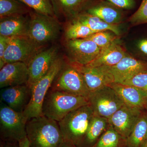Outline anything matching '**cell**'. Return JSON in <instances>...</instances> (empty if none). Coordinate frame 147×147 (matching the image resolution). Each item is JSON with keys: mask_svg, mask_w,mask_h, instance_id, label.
Returning <instances> with one entry per match:
<instances>
[{"mask_svg": "<svg viewBox=\"0 0 147 147\" xmlns=\"http://www.w3.org/2000/svg\"><path fill=\"white\" fill-rule=\"evenodd\" d=\"M58 47L55 46L41 50L29 62L28 65L29 80L27 85L31 88L34 84L47 73L58 57Z\"/></svg>", "mask_w": 147, "mask_h": 147, "instance_id": "obj_11", "label": "cell"}, {"mask_svg": "<svg viewBox=\"0 0 147 147\" xmlns=\"http://www.w3.org/2000/svg\"><path fill=\"white\" fill-rule=\"evenodd\" d=\"M145 108L146 109V110L147 113V100L146 101V105H145Z\"/></svg>", "mask_w": 147, "mask_h": 147, "instance_id": "obj_39", "label": "cell"}, {"mask_svg": "<svg viewBox=\"0 0 147 147\" xmlns=\"http://www.w3.org/2000/svg\"><path fill=\"white\" fill-rule=\"evenodd\" d=\"M29 7L18 0H0V19L12 15L26 14Z\"/></svg>", "mask_w": 147, "mask_h": 147, "instance_id": "obj_25", "label": "cell"}, {"mask_svg": "<svg viewBox=\"0 0 147 147\" xmlns=\"http://www.w3.org/2000/svg\"><path fill=\"white\" fill-rule=\"evenodd\" d=\"M30 16L27 36L33 42L42 47L57 38L59 33L60 26L55 16H47L35 11Z\"/></svg>", "mask_w": 147, "mask_h": 147, "instance_id": "obj_5", "label": "cell"}, {"mask_svg": "<svg viewBox=\"0 0 147 147\" xmlns=\"http://www.w3.org/2000/svg\"><path fill=\"white\" fill-rule=\"evenodd\" d=\"M30 16L25 14L12 15L1 18L0 35L11 37L26 36L30 25Z\"/></svg>", "mask_w": 147, "mask_h": 147, "instance_id": "obj_18", "label": "cell"}, {"mask_svg": "<svg viewBox=\"0 0 147 147\" xmlns=\"http://www.w3.org/2000/svg\"><path fill=\"white\" fill-rule=\"evenodd\" d=\"M120 137L119 133L111 127L102 134L94 147H117Z\"/></svg>", "mask_w": 147, "mask_h": 147, "instance_id": "obj_29", "label": "cell"}, {"mask_svg": "<svg viewBox=\"0 0 147 147\" xmlns=\"http://www.w3.org/2000/svg\"><path fill=\"white\" fill-rule=\"evenodd\" d=\"M50 89L88 98L90 94L82 73L71 63L64 69L63 67Z\"/></svg>", "mask_w": 147, "mask_h": 147, "instance_id": "obj_7", "label": "cell"}, {"mask_svg": "<svg viewBox=\"0 0 147 147\" xmlns=\"http://www.w3.org/2000/svg\"><path fill=\"white\" fill-rule=\"evenodd\" d=\"M95 33L96 32L74 19L72 23L69 24L66 28L65 36L67 40L83 39L86 38Z\"/></svg>", "mask_w": 147, "mask_h": 147, "instance_id": "obj_26", "label": "cell"}, {"mask_svg": "<svg viewBox=\"0 0 147 147\" xmlns=\"http://www.w3.org/2000/svg\"><path fill=\"white\" fill-rule=\"evenodd\" d=\"M18 147H30L28 139L27 137L18 142Z\"/></svg>", "mask_w": 147, "mask_h": 147, "instance_id": "obj_35", "label": "cell"}, {"mask_svg": "<svg viewBox=\"0 0 147 147\" xmlns=\"http://www.w3.org/2000/svg\"><path fill=\"white\" fill-rule=\"evenodd\" d=\"M88 104V98L50 89L42 104V115L59 122L72 111Z\"/></svg>", "mask_w": 147, "mask_h": 147, "instance_id": "obj_2", "label": "cell"}, {"mask_svg": "<svg viewBox=\"0 0 147 147\" xmlns=\"http://www.w3.org/2000/svg\"><path fill=\"white\" fill-rule=\"evenodd\" d=\"M110 86L115 91L125 105L142 110L145 108L147 93L136 87L121 84L113 83Z\"/></svg>", "mask_w": 147, "mask_h": 147, "instance_id": "obj_17", "label": "cell"}, {"mask_svg": "<svg viewBox=\"0 0 147 147\" xmlns=\"http://www.w3.org/2000/svg\"><path fill=\"white\" fill-rule=\"evenodd\" d=\"M110 74L114 83L122 84L141 71L147 70V63L126 55L111 66L101 67Z\"/></svg>", "mask_w": 147, "mask_h": 147, "instance_id": "obj_13", "label": "cell"}, {"mask_svg": "<svg viewBox=\"0 0 147 147\" xmlns=\"http://www.w3.org/2000/svg\"><path fill=\"white\" fill-rule=\"evenodd\" d=\"M70 63L82 73L90 92L103 87L110 86L114 83L110 74L102 67H90L71 63Z\"/></svg>", "mask_w": 147, "mask_h": 147, "instance_id": "obj_16", "label": "cell"}, {"mask_svg": "<svg viewBox=\"0 0 147 147\" xmlns=\"http://www.w3.org/2000/svg\"><path fill=\"white\" fill-rule=\"evenodd\" d=\"M140 147H147V139L142 144Z\"/></svg>", "mask_w": 147, "mask_h": 147, "instance_id": "obj_37", "label": "cell"}, {"mask_svg": "<svg viewBox=\"0 0 147 147\" xmlns=\"http://www.w3.org/2000/svg\"><path fill=\"white\" fill-rule=\"evenodd\" d=\"M119 9L108 1L102 2L90 7L87 12L108 24L117 25L122 18V13Z\"/></svg>", "mask_w": 147, "mask_h": 147, "instance_id": "obj_20", "label": "cell"}, {"mask_svg": "<svg viewBox=\"0 0 147 147\" xmlns=\"http://www.w3.org/2000/svg\"><path fill=\"white\" fill-rule=\"evenodd\" d=\"M126 55L125 51L116 40L108 47L101 50L95 59L85 66L94 67L111 66L118 63Z\"/></svg>", "mask_w": 147, "mask_h": 147, "instance_id": "obj_19", "label": "cell"}, {"mask_svg": "<svg viewBox=\"0 0 147 147\" xmlns=\"http://www.w3.org/2000/svg\"><path fill=\"white\" fill-rule=\"evenodd\" d=\"M28 121L23 113L16 112L1 102L0 130L4 139L18 142L26 138Z\"/></svg>", "mask_w": 147, "mask_h": 147, "instance_id": "obj_6", "label": "cell"}, {"mask_svg": "<svg viewBox=\"0 0 147 147\" xmlns=\"http://www.w3.org/2000/svg\"><path fill=\"white\" fill-rule=\"evenodd\" d=\"M117 36L110 31H103L95 33L85 38L93 41L102 50L108 47L116 40Z\"/></svg>", "mask_w": 147, "mask_h": 147, "instance_id": "obj_28", "label": "cell"}, {"mask_svg": "<svg viewBox=\"0 0 147 147\" xmlns=\"http://www.w3.org/2000/svg\"><path fill=\"white\" fill-rule=\"evenodd\" d=\"M26 36L10 37L4 56L5 65L7 63L21 62L28 65L34 57L42 50Z\"/></svg>", "mask_w": 147, "mask_h": 147, "instance_id": "obj_9", "label": "cell"}, {"mask_svg": "<svg viewBox=\"0 0 147 147\" xmlns=\"http://www.w3.org/2000/svg\"><path fill=\"white\" fill-rule=\"evenodd\" d=\"M129 21L134 25L147 24V0H142L139 9L129 18Z\"/></svg>", "mask_w": 147, "mask_h": 147, "instance_id": "obj_31", "label": "cell"}, {"mask_svg": "<svg viewBox=\"0 0 147 147\" xmlns=\"http://www.w3.org/2000/svg\"><path fill=\"white\" fill-rule=\"evenodd\" d=\"M94 115L91 106L88 104L74 110L59 122L65 141L75 146L82 144Z\"/></svg>", "mask_w": 147, "mask_h": 147, "instance_id": "obj_3", "label": "cell"}, {"mask_svg": "<svg viewBox=\"0 0 147 147\" xmlns=\"http://www.w3.org/2000/svg\"><path fill=\"white\" fill-rule=\"evenodd\" d=\"M35 12L44 15L55 16V11L51 0H18Z\"/></svg>", "mask_w": 147, "mask_h": 147, "instance_id": "obj_27", "label": "cell"}, {"mask_svg": "<svg viewBox=\"0 0 147 147\" xmlns=\"http://www.w3.org/2000/svg\"><path fill=\"white\" fill-rule=\"evenodd\" d=\"M142 111L124 105L108 119L109 125L126 140L142 115Z\"/></svg>", "mask_w": 147, "mask_h": 147, "instance_id": "obj_12", "label": "cell"}, {"mask_svg": "<svg viewBox=\"0 0 147 147\" xmlns=\"http://www.w3.org/2000/svg\"><path fill=\"white\" fill-rule=\"evenodd\" d=\"M55 14L62 13L67 17L74 18L80 13L90 0H51Z\"/></svg>", "mask_w": 147, "mask_h": 147, "instance_id": "obj_22", "label": "cell"}, {"mask_svg": "<svg viewBox=\"0 0 147 147\" xmlns=\"http://www.w3.org/2000/svg\"><path fill=\"white\" fill-rule=\"evenodd\" d=\"M66 47L70 63L82 65L90 63L101 51L94 42L86 38L67 40Z\"/></svg>", "mask_w": 147, "mask_h": 147, "instance_id": "obj_10", "label": "cell"}, {"mask_svg": "<svg viewBox=\"0 0 147 147\" xmlns=\"http://www.w3.org/2000/svg\"><path fill=\"white\" fill-rule=\"evenodd\" d=\"M147 139V113L143 114L138 119L133 130L126 139L128 147H140Z\"/></svg>", "mask_w": 147, "mask_h": 147, "instance_id": "obj_23", "label": "cell"}, {"mask_svg": "<svg viewBox=\"0 0 147 147\" xmlns=\"http://www.w3.org/2000/svg\"><path fill=\"white\" fill-rule=\"evenodd\" d=\"M63 66V60L58 57L47 73L32 86L30 100L23 112L28 120L42 115V104L45 96Z\"/></svg>", "mask_w": 147, "mask_h": 147, "instance_id": "obj_4", "label": "cell"}, {"mask_svg": "<svg viewBox=\"0 0 147 147\" xmlns=\"http://www.w3.org/2000/svg\"><path fill=\"white\" fill-rule=\"evenodd\" d=\"M58 147H75V146L72 143L64 140Z\"/></svg>", "mask_w": 147, "mask_h": 147, "instance_id": "obj_36", "label": "cell"}, {"mask_svg": "<svg viewBox=\"0 0 147 147\" xmlns=\"http://www.w3.org/2000/svg\"><path fill=\"white\" fill-rule=\"evenodd\" d=\"M108 125V119L100 116L94 115L82 143L90 145L95 142Z\"/></svg>", "mask_w": 147, "mask_h": 147, "instance_id": "obj_24", "label": "cell"}, {"mask_svg": "<svg viewBox=\"0 0 147 147\" xmlns=\"http://www.w3.org/2000/svg\"><path fill=\"white\" fill-rule=\"evenodd\" d=\"M74 19L88 27L96 32L110 31L117 36L119 35V30L117 25L108 24L97 16L92 15L88 12L80 13L74 17Z\"/></svg>", "mask_w": 147, "mask_h": 147, "instance_id": "obj_21", "label": "cell"}, {"mask_svg": "<svg viewBox=\"0 0 147 147\" xmlns=\"http://www.w3.org/2000/svg\"><path fill=\"white\" fill-rule=\"evenodd\" d=\"M137 47L140 52L147 57V38L140 40L138 42Z\"/></svg>", "mask_w": 147, "mask_h": 147, "instance_id": "obj_34", "label": "cell"}, {"mask_svg": "<svg viewBox=\"0 0 147 147\" xmlns=\"http://www.w3.org/2000/svg\"><path fill=\"white\" fill-rule=\"evenodd\" d=\"M30 147H58L64 139L58 122L42 115L27 121Z\"/></svg>", "mask_w": 147, "mask_h": 147, "instance_id": "obj_1", "label": "cell"}, {"mask_svg": "<svg viewBox=\"0 0 147 147\" xmlns=\"http://www.w3.org/2000/svg\"><path fill=\"white\" fill-rule=\"evenodd\" d=\"M94 115L108 119L125 105L110 86L91 92L88 98Z\"/></svg>", "mask_w": 147, "mask_h": 147, "instance_id": "obj_8", "label": "cell"}, {"mask_svg": "<svg viewBox=\"0 0 147 147\" xmlns=\"http://www.w3.org/2000/svg\"><path fill=\"white\" fill-rule=\"evenodd\" d=\"M2 147H13V146H11V145H5V146H3Z\"/></svg>", "mask_w": 147, "mask_h": 147, "instance_id": "obj_38", "label": "cell"}, {"mask_svg": "<svg viewBox=\"0 0 147 147\" xmlns=\"http://www.w3.org/2000/svg\"><path fill=\"white\" fill-rule=\"evenodd\" d=\"M0 70V88L28 84L29 71L28 65L17 62L6 64Z\"/></svg>", "mask_w": 147, "mask_h": 147, "instance_id": "obj_15", "label": "cell"}, {"mask_svg": "<svg viewBox=\"0 0 147 147\" xmlns=\"http://www.w3.org/2000/svg\"><path fill=\"white\" fill-rule=\"evenodd\" d=\"M113 5L120 9H130L135 5L134 0H105Z\"/></svg>", "mask_w": 147, "mask_h": 147, "instance_id": "obj_32", "label": "cell"}, {"mask_svg": "<svg viewBox=\"0 0 147 147\" xmlns=\"http://www.w3.org/2000/svg\"><path fill=\"white\" fill-rule=\"evenodd\" d=\"M121 84L133 86L147 93V70L137 73Z\"/></svg>", "mask_w": 147, "mask_h": 147, "instance_id": "obj_30", "label": "cell"}, {"mask_svg": "<svg viewBox=\"0 0 147 147\" xmlns=\"http://www.w3.org/2000/svg\"><path fill=\"white\" fill-rule=\"evenodd\" d=\"M31 95V88L27 84L3 88L0 92L1 102L18 113L24 112Z\"/></svg>", "mask_w": 147, "mask_h": 147, "instance_id": "obj_14", "label": "cell"}, {"mask_svg": "<svg viewBox=\"0 0 147 147\" xmlns=\"http://www.w3.org/2000/svg\"><path fill=\"white\" fill-rule=\"evenodd\" d=\"M10 37L0 35V69L5 65L4 56L8 46Z\"/></svg>", "mask_w": 147, "mask_h": 147, "instance_id": "obj_33", "label": "cell"}]
</instances>
